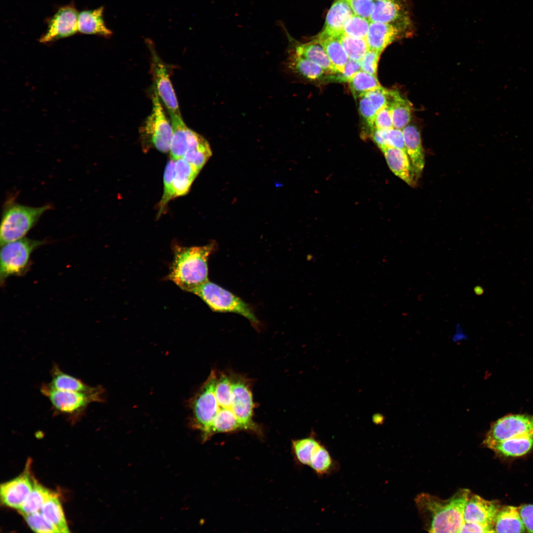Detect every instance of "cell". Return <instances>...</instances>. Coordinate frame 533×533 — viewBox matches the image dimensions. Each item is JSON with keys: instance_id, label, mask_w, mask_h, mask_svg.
I'll return each mask as SVG.
<instances>
[{"instance_id": "7dc6e473", "label": "cell", "mask_w": 533, "mask_h": 533, "mask_svg": "<svg viewBox=\"0 0 533 533\" xmlns=\"http://www.w3.org/2000/svg\"><path fill=\"white\" fill-rule=\"evenodd\" d=\"M459 533H495L493 526L464 521Z\"/></svg>"}, {"instance_id": "30bf717a", "label": "cell", "mask_w": 533, "mask_h": 533, "mask_svg": "<svg viewBox=\"0 0 533 533\" xmlns=\"http://www.w3.org/2000/svg\"><path fill=\"white\" fill-rule=\"evenodd\" d=\"M233 394L234 412L243 430L262 435V430L253 420L254 402L253 395L244 379L231 377Z\"/></svg>"}, {"instance_id": "484cf974", "label": "cell", "mask_w": 533, "mask_h": 533, "mask_svg": "<svg viewBox=\"0 0 533 533\" xmlns=\"http://www.w3.org/2000/svg\"><path fill=\"white\" fill-rule=\"evenodd\" d=\"M526 530L518 507L513 506L500 507L495 520V532L523 533Z\"/></svg>"}, {"instance_id": "60d3db41", "label": "cell", "mask_w": 533, "mask_h": 533, "mask_svg": "<svg viewBox=\"0 0 533 533\" xmlns=\"http://www.w3.org/2000/svg\"><path fill=\"white\" fill-rule=\"evenodd\" d=\"M359 98L360 114L372 131L375 129V120L377 112L366 94Z\"/></svg>"}, {"instance_id": "f907efd6", "label": "cell", "mask_w": 533, "mask_h": 533, "mask_svg": "<svg viewBox=\"0 0 533 533\" xmlns=\"http://www.w3.org/2000/svg\"><path fill=\"white\" fill-rule=\"evenodd\" d=\"M373 0L377 1V0Z\"/></svg>"}, {"instance_id": "7402d4cb", "label": "cell", "mask_w": 533, "mask_h": 533, "mask_svg": "<svg viewBox=\"0 0 533 533\" xmlns=\"http://www.w3.org/2000/svg\"><path fill=\"white\" fill-rule=\"evenodd\" d=\"M51 376V380L47 384L50 387L57 390L89 393L96 390L99 386L88 385L81 380L63 371L55 363L52 367Z\"/></svg>"}, {"instance_id": "f35d334b", "label": "cell", "mask_w": 533, "mask_h": 533, "mask_svg": "<svg viewBox=\"0 0 533 533\" xmlns=\"http://www.w3.org/2000/svg\"><path fill=\"white\" fill-rule=\"evenodd\" d=\"M29 527L40 533H59L58 530L43 515L41 511L23 515Z\"/></svg>"}, {"instance_id": "ba28073f", "label": "cell", "mask_w": 533, "mask_h": 533, "mask_svg": "<svg viewBox=\"0 0 533 533\" xmlns=\"http://www.w3.org/2000/svg\"><path fill=\"white\" fill-rule=\"evenodd\" d=\"M152 108L140 130L143 140L161 152L170 150L172 135L171 122L165 114L154 86L152 96Z\"/></svg>"}, {"instance_id": "e575fe53", "label": "cell", "mask_w": 533, "mask_h": 533, "mask_svg": "<svg viewBox=\"0 0 533 533\" xmlns=\"http://www.w3.org/2000/svg\"><path fill=\"white\" fill-rule=\"evenodd\" d=\"M347 82L356 99L381 86L377 76L362 71L357 73Z\"/></svg>"}, {"instance_id": "277c9868", "label": "cell", "mask_w": 533, "mask_h": 533, "mask_svg": "<svg viewBox=\"0 0 533 533\" xmlns=\"http://www.w3.org/2000/svg\"><path fill=\"white\" fill-rule=\"evenodd\" d=\"M40 391L49 401L55 413L71 419L82 416L91 403L102 402L105 400V390L100 386L92 392L85 393L57 390L43 383Z\"/></svg>"}, {"instance_id": "4316f807", "label": "cell", "mask_w": 533, "mask_h": 533, "mask_svg": "<svg viewBox=\"0 0 533 533\" xmlns=\"http://www.w3.org/2000/svg\"><path fill=\"white\" fill-rule=\"evenodd\" d=\"M533 447V434L522 435L496 443L489 449L497 455L517 457L528 453Z\"/></svg>"}, {"instance_id": "ee69618b", "label": "cell", "mask_w": 533, "mask_h": 533, "mask_svg": "<svg viewBox=\"0 0 533 533\" xmlns=\"http://www.w3.org/2000/svg\"><path fill=\"white\" fill-rule=\"evenodd\" d=\"M381 53L369 49L360 61L361 71L377 76L378 64Z\"/></svg>"}, {"instance_id": "cb8c5ba5", "label": "cell", "mask_w": 533, "mask_h": 533, "mask_svg": "<svg viewBox=\"0 0 533 533\" xmlns=\"http://www.w3.org/2000/svg\"><path fill=\"white\" fill-rule=\"evenodd\" d=\"M294 53L318 65L331 76L338 74L330 61L322 46L312 40L309 42L297 44Z\"/></svg>"}, {"instance_id": "9a60e30c", "label": "cell", "mask_w": 533, "mask_h": 533, "mask_svg": "<svg viewBox=\"0 0 533 533\" xmlns=\"http://www.w3.org/2000/svg\"><path fill=\"white\" fill-rule=\"evenodd\" d=\"M500 507L497 501L487 500L470 493L464 508V521L488 524L494 527L495 520Z\"/></svg>"}, {"instance_id": "ac0fdd59", "label": "cell", "mask_w": 533, "mask_h": 533, "mask_svg": "<svg viewBox=\"0 0 533 533\" xmlns=\"http://www.w3.org/2000/svg\"><path fill=\"white\" fill-rule=\"evenodd\" d=\"M381 151L392 172L409 185L415 186L417 181L407 152L392 147H387Z\"/></svg>"}, {"instance_id": "7bdbcfd3", "label": "cell", "mask_w": 533, "mask_h": 533, "mask_svg": "<svg viewBox=\"0 0 533 533\" xmlns=\"http://www.w3.org/2000/svg\"><path fill=\"white\" fill-rule=\"evenodd\" d=\"M346 2L356 15L369 19L374 9L373 0H341Z\"/></svg>"}, {"instance_id": "4fadbf2b", "label": "cell", "mask_w": 533, "mask_h": 533, "mask_svg": "<svg viewBox=\"0 0 533 533\" xmlns=\"http://www.w3.org/2000/svg\"><path fill=\"white\" fill-rule=\"evenodd\" d=\"M412 27L370 22L366 40L369 49L380 53L396 40L410 36Z\"/></svg>"}, {"instance_id": "44dd1931", "label": "cell", "mask_w": 533, "mask_h": 533, "mask_svg": "<svg viewBox=\"0 0 533 533\" xmlns=\"http://www.w3.org/2000/svg\"><path fill=\"white\" fill-rule=\"evenodd\" d=\"M104 7L85 10L78 13V32L84 34L96 35L106 37L112 32L106 25L103 19Z\"/></svg>"}, {"instance_id": "52a82bcc", "label": "cell", "mask_w": 533, "mask_h": 533, "mask_svg": "<svg viewBox=\"0 0 533 533\" xmlns=\"http://www.w3.org/2000/svg\"><path fill=\"white\" fill-rule=\"evenodd\" d=\"M217 375L212 371L191 402V426L201 432L203 442L209 439V431L217 414L215 389Z\"/></svg>"}, {"instance_id": "f6af8a7d", "label": "cell", "mask_w": 533, "mask_h": 533, "mask_svg": "<svg viewBox=\"0 0 533 533\" xmlns=\"http://www.w3.org/2000/svg\"><path fill=\"white\" fill-rule=\"evenodd\" d=\"M393 127L390 108L389 106L387 105L377 112L375 120V128L384 129Z\"/></svg>"}, {"instance_id": "74e56055", "label": "cell", "mask_w": 533, "mask_h": 533, "mask_svg": "<svg viewBox=\"0 0 533 533\" xmlns=\"http://www.w3.org/2000/svg\"><path fill=\"white\" fill-rule=\"evenodd\" d=\"M370 23L369 19L354 13L345 22L343 34L352 37L366 38Z\"/></svg>"}, {"instance_id": "bcb514c9", "label": "cell", "mask_w": 533, "mask_h": 533, "mask_svg": "<svg viewBox=\"0 0 533 533\" xmlns=\"http://www.w3.org/2000/svg\"><path fill=\"white\" fill-rule=\"evenodd\" d=\"M361 71L360 61L348 59L343 71L335 76L340 82H348L357 73Z\"/></svg>"}, {"instance_id": "c3c4849f", "label": "cell", "mask_w": 533, "mask_h": 533, "mask_svg": "<svg viewBox=\"0 0 533 533\" xmlns=\"http://www.w3.org/2000/svg\"><path fill=\"white\" fill-rule=\"evenodd\" d=\"M518 509L527 532L533 533V504L523 505Z\"/></svg>"}, {"instance_id": "f1b7e54d", "label": "cell", "mask_w": 533, "mask_h": 533, "mask_svg": "<svg viewBox=\"0 0 533 533\" xmlns=\"http://www.w3.org/2000/svg\"><path fill=\"white\" fill-rule=\"evenodd\" d=\"M308 466L319 478L330 476L340 470V463L333 458L322 443L313 453Z\"/></svg>"}, {"instance_id": "d4e9b609", "label": "cell", "mask_w": 533, "mask_h": 533, "mask_svg": "<svg viewBox=\"0 0 533 533\" xmlns=\"http://www.w3.org/2000/svg\"><path fill=\"white\" fill-rule=\"evenodd\" d=\"M200 171L182 158L175 160L173 179L175 197L189 192Z\"/></svg>"}, {"instance_id": "8992f818", "label": "cell", "mask_w": 533, "mask_h": 533, "mask_svg": "<svg viewBox=\"0 0 533 533\" xmlns=\"http://www.w3.org/2000/svg\"><path fill=\"white\" fill-rule=\"evenodd\" d=\"M191 293L200 297L214 311L237 313L254 324L258 323L257 318L247 304L214 283L207 281Z\"/></svg>"}, {"instance_id": "83f0119b", "label": "cell", "mask_w": 533, "mask_h": 533, "mask_svg": "<svg viewBox=\"0 0 533 533\" xmlns=\"http://www.w3.org/2000/svg\"><path fill=\"white\" fill-rule=\"evenodd\" d=\"M389 106L394 128L402 130L411 120L413 106L411 102L395 90H391Z\"/></svg>"}, {"instance_id": "2e32d148", "label": "cell", "mask_w": 533, "mask_h": 533, "mask_svg": "<svg viewBox=\"0 0 533 533\" xmlns=\"http://www.w3.org/2000/svg\"><path fill=\"white\" fill-rule=\"evenodd\" d=\"M370 22L397 24L411 27L408 12L401 0L375 1Z\"/></svg>"}, {"instance_id": "d6986e66", "label": "cell", "mask_w": 533, "mask_h": 533, "mask_svg": "<svg viewBox=\"0 0 533 533\" xmlns=\"http://www.w3.org/2000/svg\"><path fill=\"white\" fill-rule=\"evenodd\" d=\"M172 128L170 158L177 160L183 158L188 151L190 129L183 121L180 112H169Z\"/></svg>"}, {"instance_id": "e0dca14e", "label": "cell", "mask_w": 533, "mask_h": 533, "mask_svg": "<svg viewBox=\"0 0 533 533\" xmlns=\"http://www.w3.org/2000/svg\"><path fill=\"white\" fill-rule=\"evenodd\" d=\"M402 130L407 154L418 181L421 175L425 165V157L420 134L418 129L413 125H407Z\"/></svg>"}, {"instance_id": "603a6c76", "label": "cell", "mask_w": 533, "mask_h": 533, "mask_svg": "<svg viewBox=\"0 0 533 533\" xmlns=\"http://www.w3.org/2000/svg\"><path fill=\"white\" fill-rule=\"evenodd\" d=\"M211 155L208 141L190 129L188 149L182 158L201 170Z\"/></svg>"}, {"instance_id": "9c48e42d", "label": "cell", "mask_w": 533, "mask_h": 533, "mask_svg": "<svg viewBox=\"0 0 533 533\" xmlns=\"http://www.w3.org/2000/svg\"><path fill=\"white\" fill-rule=\"evenodd\" d=\"M533 434V415H509L491 425L483 441L489 448L494 444L515 437Z\"/></svg>"}, {"instance_id": "5b68a950", "label": "cell", "mask_w": 533, "mask_h": 533, "mask_svg": "<svg viewBox=\"0 0 533 533\" xmlns=\"http://www.w3.org/2000/svg\"><path fill=\"white\" fill-rule=\"evenodd\" d=\"M45 243L44 240L23 237L1 245L0 256L1 285L9 276H20L26 273L30 265L32 253Z\"/></svg>"}, {"instance_id": "8fae6325", "label": "cell", "mask_w": 533, "mask_h": 533, "mask_svg": "<svg viewBox=\"0 0 533 533\" xmlns=\"http://www.w3.org/2000/svg\"><path fill=\"white\" fill-rule=\"evenodd\" d=\"M146 43L151 53V71L154 80L153 85L158 95L169 112H179L178 102L167 67L157 55L151 40L146 39Z\"/></svg>"}, {"instance_id": "b9f144b4", "label": "cell", "mask_w": 533, "mask_h": 533, "mask_svg": "<svg viewBox=\"0 0 533 533\" xmlns=\"http://www.w3.org/2000/svg\"><path fill=\"white\" fill-rule=\"evenodd\" d=\"M390 93V90H388L381 86L365 94L378 112L380 109L388 105Z\"/></svg>"}, {"instance_id": "8d00e7d4", "label": "cell", "mask_w": 533, "mask_h": 533, "mask_svg": "<svg viewBox=\"0 0 533 533\" xmlns=\"http://www.w3.org/2000/svg\"><path fill=\"white\" fill-rule=\"evenodd\" d=\"M175 164V160L170 158L165 168L163 175V192L158 203L157 217H159L162 214L167 203L175 198L173 182Z\"/></svg>"}, {"instance_id": "d6a6232c", "label": "cell", "mask_w": 533, "mask_h": 533, "mask_svg": "<svg viewBox=\"0 0 533 533\" xmlns=\"http://www.w3.org/2000/svg\"><path fill=\"white\" fill-rule=\"evenodd\" d=\"M54 494L34 480L33 489L19 509L20 512L24 515L41 511L43 504Z\"/></svg>"}, {"instance_id": "6da1fadb", "label": "cell", "mask_w": 533, "mask_h": 533, "mask_svg": "<svg viewBox=\"0 0 533 533\" xmlns=\"http://www.w3.org/2000/svg\"><path fill=\"white\" fill-rule=\"evenodd\" d=\"M470 493L461 489L446 499L428 493L418 495L415 502L425 530L430 533H459L464 523V508Z\"/></svg>"}, {"instance_id": "7a4b0ae2", "label": "cell", "mask_w": 533, "mask_h": 533, "mask_svg": "<svg viewBox=\"0 0 533 533\" xmlns=\"http://www.w3.org/2000/svg\"><path fill=\"white\" fill-rule=\"evenodd\" d=\"M216 249L214 242L189 247L174 245V259L168 279L182 290L191 293L195 288L208 281V260Z\"/></svg>"}, {"instance_id": "3957f363", "label": "cell", "mask_w": 533, "mask_h": 533, "mask_svg": "<svg viewBox=\"0 0 533 533\" xmlns=\"http://www.w3.org/2000/svg\"><path fill=\"white\" fill-rule=\"evenodd\" d=\"M15 199V196H10L3 205L0 228L1 245L24 237L41 216L52 207L51 204L28 206L17 203Z\"/></svg>"}, {"instance_id": "f546056e", "label": "cell", "mask_w": 533, "mask_h": 533, "mask_svg": "<svg viewBox=\"0 0 533 533\" xmlns=\"http://www.w3.org/2000/svg\"><path fill=\"white\" fill-rule=\"evenodd\" d=\"M313 40L322 46L337 73H341L348 57L338 38L318 34Z\"/></svg>"}, {"instance_id": "681fc988", "label": "cell", "mask_w": 533, "mask_h": 533, "mask_svg": "<svg viewBox=\"0 0 533 533\" xmlns=\"http://www.w3.org/2000/svg\"><path fill=\"white\" fill-rule=\"evenodd\" d=\"M384 418L383 416L381 414H374L372 417L373 422L375 424H381L383 423Z\"/></svg>"}, {"instance_id": "ab89813d", "label": "cell", "mask_w": 533, "mask_h": 533, "mask_svg": "<svg viewBox=\"0 0 533 533\" xmlns=\"http://www.w3.org/2000/svg\"><path fill=\"white\" fill-rule=\"evenodd\" d=\"M382 129L385 148L387 147L395 148L406 152L402 130L394 127L390 129Z\"/></svg>"}, {"instance_id": "ffe728a7", "label": "cell", "mask_w": 533, "mask_h": 533, "mask_svg": "<svg viewBox=\"0 0 533 533\" xmlns=\"http://www.w3.org/2000/svg\"><path fill=\"white\" fill-rule=\"evenodd\" d=\"M353 14L346 2L341 0L335 1L327 14L324 28L319 34L338 38L343 34L345 22Z\"/></svg>"}, {"instance_id": "4dcf8cb0", "label": "cell", "mask_w": 533, "mask_h": 533, "mask_svg": "<svg viewBox=\"0 0 533 533\" xmlns=\"http://www.w3.org/2000/svg\"><path fill=\"white\" fill-rule=\"evenodd\" d=\"M321 443L313 430L307 437L292 440L291 448L296 461L308 466L313 453Z\"/></svg>"}, {"instance_id": "1f68e13d", "label": "cell", "mask_w": 533, "mask_h": 533, "mask_svg": "<svg viewBox=\"0 0 533 533\" xmlns=\"http://www.w3.org/2000/svg\"><path fill=\"white\" fill-rule=\"evenodd\" d=\"M288 63L292 71L311 81L319 80L329 75L318 65L294 53L290 57Z\"/></svg>"}, {"instance_id": "836d02e7", "label": "cell", "mask_w": 533, "mask_h": 533, "mask_svg": "<svg viewBox=\"0 0 533 533\" xmlns=\"http://www.w3.org/2000/svg\"><path fill=\"white\" fill-rule=\"evenodd\" d=\"M41 512L59 533L70 532L61 504L56 493L45 502Z\"/></svg>"}, {"instance_id": "5bb4252c", "label": "cell", "mask_w": 533, "mask_h": 533, "mask_svg": "<svg viewBox=\"0 0 533 533\" xmlns=\"http://www.w3.org/2000/svg\"><path fill=\"white\" fill-rule=\"evenodd\" d=\"M34 481L25 472L0 485L1 502L10 508L19 509L33 487Z\"/></svg>"}, {"instance_id": "d590c367", "label": "cell", "mask_w": 533, "mask_h": 533, "mask_svg": "<svg viewBox=\"0 0 533 533\" xmlns=\"http://www.w3.org/2000/svg\"><path fill=\"white\" fill-rule=\"evenodd\" d=\"M338 38L348 59L360 61L369 50L365 38L352 37L343 34Z\"/></svg>"}, {"instance_id": "7c38bea8", "label": "cell", "mask_w": 533, "mask_h": 533, "mask_svg": "<svg viewBox=\"0 0 533 533\" xmlns=\"http://www.w3.org/2000/svg\"><path fill=\"white\" fill-rule=\"evenodd\" d=\"M78 16L74 3L60 7L48 20L47 30L39 41L47 43L74 35L78 32Z\"/></svg>"}]
</instances>
